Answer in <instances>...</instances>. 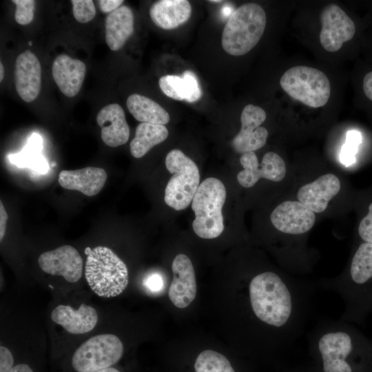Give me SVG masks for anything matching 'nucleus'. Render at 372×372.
Returning a JSON list of instances; mask_svg holds the SVG:
<instances>
[{
	"mask_svg": "<svg viewBox=\"0 0 372 372\" xmlns=\"http://www.w3.org/2000/svg\"><path fill=\"white\" fill-rule=\"evenodd\" d=\"M51 320L72 335H83L92 331L99 320L93 307L81 304L77 309L67 304L57 305L50 313Z\"/></svg>",
	"mask_w": 372,
	"mask_h": 372,
	"instance_id": "nucleus-17",
	"label": "nucleus"
},
{
	"mask_svg": "<svg viewBox=\"0 0 372 372\" xmlns=\"http://www.w3.org/2000/svg\"><path fill=\"white\" fill-rule=\"evenodd\" d=\"M85 277L92 291L103 298L123 293L128 285L125 263L109 247L97 246L85 249Z\"/></svg>",
	"mask_w": 372,
	"mask_h": 372,
	"instance_id": "nucleus-3",
	"label": "nucleus"
},
{
	"mask_svg": "<svg viewBox=\"0 0 372 372\" xmlns=\"http://www.w3.org/2000/svg\"><path fill=\"white\" fill-rule=\"evenodd\" d=\"M86 73L85 63L65 54L58 55L52 65L54 81L61 92L68 97L75 96L80 91Z\"/></svg>",
	"mask_w": 372,
	"mask_h": 372,
	"instance_id": "nucleus-18",
	"label": "nucleus"
},
{
	"mask_svg": "<svg viewBox=\"0 0 372 372\" xmlns=\"http://www.w3.org/2000/svg\"><path fill=\"white\" fill-rule=\"evenodd\" d=\"M143 285L147 291L153 293L162 292L165 287L163 276L157 273L147 276L143 280Z\"/></svg>",
	"mask_w": 372,
	"mask_h": 372,
	"instance_id": "nucleus-32",
	"label": "nucleus"
},
{
	"mask_svg": "<svg viewBox=\"0 0 372 372\" xmlns=\"http://www.w3.org/2000/svg\"><path fill=\"white\" fill-rule=\"evenodd\" d=\"M16 5L14 19L17 23L25 25L30 23L34 18L35 1L33 0H12Z\"/></svg>",
	"mask_w": 372,
	"mask_h": 372,
	"instance_id": "nucleus-30",
	"label": "nucleus"
},
{
	"mask_svg": "<svg viewBox=\"0 0 372 372\" xmlns=\"http://www.w3.org/2000/svg\"><path fill=\"white\" fill-rule=\"evenodd\" d=\"M266 117V112L260 107L249 104L243 108L240 116L241 128L231 141L236 152H254L265 145L269 132L260 125Z\"/></svg>",
	"mask_w": 372,
	"mask_h": 372,
	"instance_id": "nucleus-11",
	"label": "nucleus"
},
{
	"mask_svg": "<svg viewBox=\"0 0 372 372\" xmlns=\"http://www.w3.org/2000/svg\"><path fill=\"white\" fill-rule=\"evenodd\" d=\"M43 138L34 133L29 138L23 149L15 154L8 155L10 162L21 168H28L37 173L45 174L49 171V165L41 154Z\"/></svg>",
	"mask_w": 372,
	"mask_h": 372,
	"instance_id": "nucleus-25",
	"label": "nucleus"
},
{
	"mask_svg": "<svg viewBox=\"0 0 372 372\" xmlns=\"http://www.w3.org/2000/svg\"><path fill=\"white\" fill-rule=\"evenodd\" d=\"M308 342L323 372H354V358L372 355V341L352 323L340 319L320 320L309 333Z\"/></svg>",
	"mask_w": 372,
	"mask_h": 372,
	"instance_id": "nucleus-1",
	"label": "nucleus"
},
{
	"mask_svg": "<svg viewBox=\"0 0 372 372\" xmlns=\"http://www.w3.org/2000/svg\"><path fill=\"white\" fill-rule=\"evenodd\" d=\"M280 84L289 96L311 107L325 105L331 94L327 75L308 66L298 65L288 69L281 76Z\"/></svg>",
	"mask_w": 372,
	"mask_h": 372,
	"instance_id": "nucleus-7",
	"label": "nucleus"
},
{
	"mask_svg": "<svg viewBox=\"0 0 372 372\" xmlns=\"http://www.w3.org/2000/svg\"><path fill=\"white\" fill-rule=\"evenodd\" d=\"M362 87L366 96L372 101V71L364 76Z\"/></svg>",
	"mask_w": 372,
	"mask_h": 372,
	"instance_id": "nucleus-36",
	"label": "nucleus"
},
{
	"mask_svg": "<svg viewBox=\"0 0 372 372\" xmlns=\"http://www.w3.org/2000/svg\"><path fill=\"white\" fill-rule=\"evenodd\" d=\"M165 166L172 176L165 189V203L176 211L185 209L200 185L199 169L190 158L178 149L167 153Z\"/></svg>",
	"mask_w": 372,
	"mask_h": 372,
	"instance_id": "nucleus-6",
	"label": "nucleus"
},
{
	"mask_svg": "<svg viewBox=\"0 0 372 372\" xmlns=\"http://www.w3.org/2000/svg\"><path fill=\"white\" fill-rule=\"evenodd\" d=\"M192 14V6L187 0H160L149 8L153 23L164 30L176 28L187 22Z\"/></svg>",
	"mask_w": 372,
	"mask_h": 372,
	"instance_id": "nucleus-21",
	"label": "nucleus"
},
{
	"mask_svg": "<svg viewBox=\"0 0 372 372\" xmlns=\"http://www.w3.org/2000/svg\"><path fill=\"white\" fill-rule=\"evenodd\" d=\"M266 23V13L260 5L248 3L238 7L230 14L223 28V50L232 56L248 53L262 38Z\"/></svg>",
	"mask_w": 372,
	"mask_h": 372,
	"instance_id": "nucleus-4",
	"label": "nucleus"
},
{
	"mask_svg": "<svg viewBox=\"0 0 372 372\" xmlns=\"http://www.w3.org/2000/svg\"><path fill=\"white\" fill-rule=\"evenodd\" d=\"M94 372H120V371L116 368L111 366V367L103 369L94 371Z\"/></svg>",
	"mask_w": 372,
	"mask_h": 372,
	"instance_id": "nucleus-38",
	"label": "nucleus"
},
{
	"mask_svg": "<svg viewBox=\"0 0 372 372\" xmlns=\"http://www.w3.org/2000/svg\"><path fill=\"white\" fill-rule=\"evenodd\" d=\"M225 198L226 189L219 179L210 177L200 184L192 201V209L195 214L192 227L198 236L212 239L223 233L222 209Z\"/></svg>",
	"mask_w": 372,
	"mask_h": 372,
	"instance_id": "nucleus-5",
	"label": "nucleus"
},
{
	"mask_svg": "<svg viewBox=\"0 0 372 372\" xmlns=\"http://www.w3.org/2000/svg\"><path fill=\"white\" fill-rule=\"evenodd\" d=\"M72 12L75 19L81 23L92 21L96 16V8L91 0H72Z\"/></svg>",
	"mask_w": 372,
	"mask_h": 372,
	"instance_id": "nucleus-29",
	"label": "nucleus"
},
{
	"mask_svg": "<svg viewBox=\"0 0 372 372\" xmlns=\"http://www.w3.org/2000/svg\"><path fill=\"white\" fill-rule=\"evenodd\" d=\"M168 135V130L163 125L141 123L137 125L135 136L130 142V153L136 158H141L152 147L163 142Z\"/></svg>",
	"mask_w": 372,
	"mask_h": 372,
	"instance_id": "nucleus-26",
	"label": "nucleus"
},
{
	"mask_svg": "<svg viewBox=\"0 0 372 372\" xmlns=\"http://www.w3.org/2000/svg\"><path fill=\"white\" fill-rule=\"evenodd\" d=\"M340 189L341 183L338 177L329 173L300 187L297 192V198L313 212L322 213Z\"/></svg>",
	"mask_w": 372,
	"mask_h": 372,
	"instance_id": "nucleus-16",
	"label": "nucleus"
},
{
	"mask_svg": "<svg viewBox=\"0 0 372 372\" xmlns=\"http://www.w3.org/2000/svg\"><path fill=\"white\" fill-rule=\"evenodd\" d=\"M358 146L345 143L341 149L340 159L341 163L349 166L355 162V154Z\"/></svg>",
	"mask_w": 372,
	"mask_h": 372,
	"instance_id": "nucleus-33",
	"label": "nucleus"
},
{
	"mask_svg": "<svg viewBox=\"0 0 372 372\" xmlns=\"http://www.w3.org/2000/svg\"><path fill=\"white\" fill-rule=\"evenodd\" d=\"M194 369L195 372H235L227 358L213 350H205L198 355Z\"/></svg>",
	"mask_w": 372,
	"mask_h": 372,
	"instance_id": "nucleus-27",
	"label": "nucleus"
},
{
	"mask_svg": "<svg viewBox=\"0 0 372 372\" xmlns=\"http://www.w3.org/2000/svg\"><path fill=\"white\" fill-rule=\"evenodd\" d=\"M14 85L19 97L26 103L35 100L41 87V67L30 50L18 55L15 61Z\"/></svg>",
	"mask_w": 372,
	"mask_h": 372,
	"instance_id": "nucleus-15",
	"label": "nucleus"
},
{
	"mask_svg": "<svg viewBox=\"0 0 372 372\" xmlns=\"http://www.w3.org/2000/svg\"><path fill=\"white\" fill-rule=\"evenodd\" d=\"M358 234L363 242L372 244V203L369 206L367 214L359 224Z\"/></svg>",
	"mask_w": 372,
	"mask_h": 372,
	"instance_id": "nucleus-31",
	"label": "nucleus"
},
{
	"mask_svg": "<svg viewBox=\"0 0 372 372\" xmlns=\"http://www.w3.org/2000/svg\"><path fill=\"white\" fill-rule=\"evenodd\" d=\"M8 219V214L3 205L2 202L0 203V240L2 241L6 229V223Z\"/></svg>",
	"mask_w": 372,
	"mask_h": 372,
	"instance_id": "nucleus-35",
	"label": "nucleus"
},
{
	"mask_svg": "<svg viewBox=\"0 0 372 372\" xmlns=\"http://www.w3.org/2000/svg\"><path fill=\"white\" fill-rule=\"evenodd\" d=\"M124 346L114 334L101 333L83 342L73 353L71 364L76 372H94L112 366L122 358Z\"/></svg>",
	"mask_w": 372,
	"mask_h": 372,
	"instance_id": "nucleus-8",
	"label": "nucleus"
},
{
	"mask_svg": "<svg viewBox=\"0 0 372 372\" xmlns=\"http://www.w3.org/2000/svg\"><path fill=\"white\" fill-rule=\"evenodd\" d=\"M124 1L123 0H99L97 1L100 10L103 13L112 12L118 8L121 7V5Z\"/></svg>",
	"mask_w": 372,
	"mask_h": 372,
	"instance_id": "nucleus-34",
	"label": "nucleus"
},
{
	"mask_svg": "<svg viewBox=\"0 0 372 372\" xmlns=\"http://www.w3.org/2000/svg\"><path fill=\"white\" fill-rule=\"evenodd\" d=\"M126 105L134 118L141 123L165 125L170 120L169 113L147 96L132 94L128 96Z\"/></svg>",
	"mask_w": 372,
	"mask_h": 372,
	"instance_id": "nucleus-24",
	"label": "nucleus"
},
{
	"mask_svg": "<svg viewBox=\"0 0 372 372\" xmlns=\"http://www.w3.org/2000/svg\"><path fill=\"white\" fill-rule=\"evenodd\" d=\"M96 122L101 129V139L112 147L126 143L130 137V127L125 112L118 103L102 107L96 115Z\"/></svg>",
	"mask_w": 372,
	"mask_h": 372,
	"instance_id": "nucleus-19",
	"label": "nucleus"
},
{
	"mask_svg": "<svg viewBox=\"0 0 372 372\" xmlns=\"http://www.w3.org/2000/svg\"><path fill=\"white\" fill-rule=\"evenodd\" d=\"M107 178L106 172L100 167H86L74 170H63L58 177L63 188L76 190L85 196H93L101 191Z\"/></svg>",
	"mask_w": 372,
	"mask_h": 372,
	"instance_id": "nucleus-20",
	"label": "nucleus"
},
{
	"mask_svg": "<svg viewBox=\"0 0 372 372\" xmlns=\"http://www.w3.org/2000/svg\"><path fill=\"white\" fill-rule=\"evenodd\" d=\"M105 42L112 51L121 49L134 32V14L122 6L108 14L105 19Z\"/></svg>",
	"mask_w": 372,
	"mask_h": 372,
	"instance_id": "nucleus-23",
	"label": "nucleus"
},
{
	"mask_svg": "<svg viewBox=\"0 0 372 372\" xmlns=\"http://www.w3.org/2000/svg\"><path fill=\"white\" fill-rule=\"evenodd\" d=\"M361 141L362 136L359 132L356 130H349L347 132L346 143L358 146Z\"/></svg>",
	"mask_w": 372,
	"mask_h": 372,
	"instance_id": "nucleus-37",
	"label": "nucleus"
},
{
	"mask_svg": "<svg viewBox=\"0 0 372 372\" xmlns=\"http://www.w3.org/2000/svg\"><path fill=\"white\" fill-rule=\"evenodd\" d=\"M173 279L169 289V298L178 308L188 307L196 295V282L193 265L186 255L178 254L172 265Z\"/></svg>",
	"mask_w": 372,
	"mask_h": 372,
	"instance_id": "nucleus-14",
	"label": "nucleus"
},
{
	"mask_svg": "<svg viewBox=\"0 0 372 372\" xmlns=\"http://www.w3.org/2000/svg\"><path fill=\"white\" fill-rule=\"evenodd\" d=\"M240 163L243 169L238 172L237 180L243 187H253L260 178L279 182L286 176V164L282 158L273 152L265 153L261 163L254 152L242 154Z\"/></svg>",
	"mask_w": 372,
	"mask_h": 372,
	"instance_id": "nucleus-9",
	"label": "nucleus"
},
{
	"mask_svg": "<svg viewBox=\"0 0 372 372\" xmlns=\"http://www.w3.org/2000/svg\"><path fill=\"white\" fill-rule=\"evenodd\" d=\"M158 85L167 96L177 101L194 103L202 96L197 76L189 70L184 71L181 76H163L158 80Z\"/></svg>",
	"mask_w": 372,
	"mask_h": 372,
	"instance_id": "nucleus-22",
	"label": "nucleus"
},
{
	"mask_svg": "<svg viewBox=\"0 0 372 372\" xmlns=\"http://www.w3.org/2000/svg\"><path fill=\"white\" fill-rule=\"evenodd\" d=\"M4 76V68L3 63L0 62V81H2Z\"/></svg>",
	"mask_w": 372,
	"mask_h": 372,
	"instance_id": "nucleus-39",
	"label": "nucleus"
},
{
	"mask_svg": "<svg viewBox=\"0 0 372 372\" xmlns=\"http://www.w3.org/2000/svg\"><path fill=\"white\" fill-rule=\"evenodd\" d=\"M38 263L45 273L61 276L70 283L78 282L83 275L82 257L71 245H63L43 252L39 256Z\"/></svg>",
	"mask_w": 372,
	"mask_h": 372,
	"instance_id": "nucleus-12",
	"label": "nucleus"
},
{
	"mask_svg": "<svg viewBox=\"0 0 372 372\" xmlns=\"http://www.w3.org/2000/svg\"><path fill=\"white\" fill-rule=\"evenodd\" d=\"M0 372H34V371L28 364H15L11 350L1 344L0 346Z\"/></svg>",
	"mask_w": 372,
	"mask_h": 372,
	"instance_id": "nucleus-28",
	"label": "nucleus"
},
{
	"mask_svg": "<svg viewBox=\"0 0 372 372\" xmlns=\"http://www.w3.org/2000/svg\"><path fill=\"white\" fill-rule=\"evenodd\" d=\"M317 285L342 298L340 320L362 324L372 313V244L360 243L344 272L334 278L321 279Z\"/></svg>",
	"mask_w": 372,
	"mask_h": 372,
	"instance_id": "nucleus-2",
	"label": "nucleus"
},
{
	"mask_svg": "<svg viewBox=\"0 0 372 372\" xmlns=\"http://www.w3.org/2000/svg\"><path fill=\"white\" fill-rule=\"evenodd\" d=\"M322 29L320 41L328 52L339 50L343 43L352 39L355 33V25L347 14L338 6L331 3L320 12Z\"/></svg>",
	"mask_w": 372,
	"mask_h": 372,
	"instance_id": "nucleus-10",
	"label": "nucleus"
},
{
	"mask_svg": "<svg viewBox=\"0 0 372 372\" xmlns=\"http://www.w3.org/2000/svg\"><path fill=\"white\" fill-rule=\"evenodd\" d=\"M273 226L285 235L300 236L313 227L316 215L300 202L287 200L279 204L271 212Z\"/></svg>",
	"mask_w": 372,
	"mask_h": 372,
	"instance_id": "nucleus-13",
	"label": "nucleus"
},
{
	"mask_svg": "<svg viewBox=\"0 0 372 372\" xmlns=\"http://www.w3.org/2000/svg\"><path fill=\"white\" fill-rule=\"evenodd\" d=\"M209 2H211V3H222L223 1L221 0H211V1H208Z\"/></svg>",
	"mask_w": 372,
	"mask_h": 372,
	"instance_id": "nucleus-40",
	"label": "nucleus"
}]
</instances>
